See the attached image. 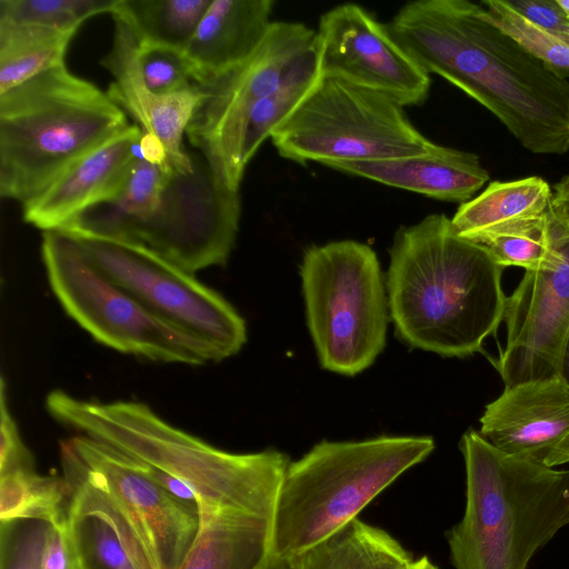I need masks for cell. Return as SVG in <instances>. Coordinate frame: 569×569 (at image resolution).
Wrapping results in <instances>:
<instances>
[{
  "label": "cell",
  "instance_id": "obj_1",
  "mask_svg": "<svg viewBox=\"0 0 569 569\" xmlns=\"http://www.w3.org/2000/svg\"><path fill=\"white\" fill-rule=\"evenodd\" d=\"M427 72L488 109L527 150L569 151V80L520 47L468 0H417L386 24Z\"/></svg>",
  "mask_w": 569,
  "mask_h": 569
},
{
  "label": "cell",
  "instance_id": "obj_2",
  "mask_svg": "<svg viewBox=\"0 0 569 569\" xmlns=\"http://www.w3.org/2000/svg\"><path fill=\"white\" fill-rule=\"evenodd\" d=\"M502 270L442 213L400 228L387 280L396 333L410 347L442 357L481 352L503 321Z\"/></svg>",
  "mask_w": 569,
  "mask_h": 569
},
{
  "label": "cell",
  "instance_id": "obj_3",
  "mask_svg": "<svg viewBox=\"0 0 569 569\" xmlns=\"http://www.w3.org/2000/svg\"><path fill=\"white\" fill-rule=\"evenodd\" d=\"M46 407L63 426L181 481L197 496L198 509L277 506L290 462L283 452L223 451L176 428L147 405L136 401H87L53 390L46 398Z\"/></svg>",
  "mask_w": 569,
  "mask_h": 569
},
{
  "label": "cell",
  "instance_id": "obj_4",
  "mask_svg": "<svg viewBox=\"0 0 569 569\" xmlns=\"http://www.w3.org/2000/svg\"><path fill=\"white\" fill-rule=\"evenodd\" d=\"M240 213L239 191L220 182L199 152L187 173L141 156L112 199L60 230L136 243L194 274L227 262Z\"/></svg>",
  "mask_w": 569,
  "mask_h": 569
},
{
  "label": "cell",
  "instance_id": "obj_5",
  "mask_svg": "<svg viewBox=\"0 0 569 569\" xmlns=\"http://www.w3.org/2000/svg\"><path fill=\"white\" fill-rule=\"evenodd\" d=\"M466 469L461 520L447 532L455 569H527L569 525V470L500 451L473 429L460 441Z\"/></svg>",
  "mask_w": 569,
  "mask_h": 569
},
{
  "label": "cell",
  "instance_id": "obj_6",
  "mask_svg": "<svg viewBox=\"0 0 569 569\" xmlns=\"http://www.w3.org/2000/svg\"><path fill=\"white\" fill-rule=\"evenodd\" d=\"M129 126L107 91L64 63L1 93L0 196L23 206Z\"/></svg>",
  "mask_w": 569,
  "mask_h": 569
},
{
  "label": "cell",
  "instance_id": "obj_7",
  "mask_svg": "<svg viewBox=\"0 0 569 569\" xmlns=\"http://www.w3.org/2000/svg\"><path fill=\"white\" fill-rule=\"evenodd\" d=\"M435 449L431 437L327 441L289 462L276 506L271 569L325 541Z\"/></svg>",
  "mask_w": 569,
  "mask_h": 569
},
{
  "label": "cell",
  "instance_id": "obj_8",
  "mask_svg": "<svg viewBox=\"0 0 569 569\" xmlns=\"http://www.w3.org/2000/svg\"><path fill=\"white\" fill-rule=\"evenodd\" d=\"M307 322L320 365L355 376L387 337V299L373 249L355 240L308 248L300 266Z\"/></svg>",
  "mask_w": 569,
  "mask_h": 569
},
{
  "label": "cell",
  "instance_id": "obj_9",
  "mask_svg": "<svg viewBox=\"0 0 569 569\" xmlns=\"http://www.w3.org/2000/svg\"><path fill=\"white\" fill-rule=\"evenodd\" d=\"M271 140L282 158L325 166L419 156L433 143L392 99L323 76Z\"/></svg>",
  "mask_w": 569,
  "mask_h": 569
},
{
  "label": "cell",
  "instance_id": "obj_10",
  "mask_svg": "<svg viewBox=\"0 0 569 569\" xmlns=\"http://www.w3.org/2000/svg\"><path fill=\"white\" fill-rule=\"evenodd\" d=\"M41 256L58 301L100 343L154 361L199 366L221 360L211 346L161 320L108 279L66 232L43 231Z\"/></svg>",
  "mask_w": 569,
  "mask_h": 569
},
{
  "label": "cell",
  "instance_id": "obj_11",
  "mask_svg": "<svg viewBox=\"0 0 569 569\" xmlns=\"http://www.w3.org/2000/svg\"><path fill=\"white\" fill-rule=\"evenodd\" d=\"M63 232L76 240L88 260L108 279L161 320L211 346L221 360L239 352L246 343L243 318L193 273L136 243Z\"/></svg>",
  "mask_w": 569,
  "mask_h": 569
},
{
  "label": "cell",
  "instance_id": "obj_12",
  "mask_svg": "<svg viewBox=\"0 0 569 569\" xmlns=\"http://www.w3.org/2000/svg\"><path fill=\"white\" fill-rule=\"evenodd\" d=\"M64 476L102 493L133 528L157 569H179L199 530V511L151 479L139 462L78 433L61 442Z\"/></svg>",
  "mask_w": 569,
  "mask_h": 569
},
{
  "label": "cell",
  "instance_id": "obj_13",
  "mask_svg": "<svg viewBox=\"0 0 569 569\" xmlns=\"http://www.w3.org/2000/svg\"><path fill=\"white\" fill-rule=\"evenodd\" d=\"M552 267L528 270L507 297L506 345L493 361L505 387L565 376L569 339V228L551 216Z\"/></svg>",
  "mask_w": 569,
  "mask_h": 569
},
{
  "label": "cell",
  "instance_id": "obj_14",
  "mask_svg": "<svg viewBox=\"0 0 569 569\" xmlns=\"http://www.w3.org/2000/svg\"><path fill=\"white\" fill-rule=\"evenodd\" d=\"M319 59L317 31L300 22L273 21L246 62L197 86L200 100L186 131L190 144L208 161L253 102L277 91Z\"/></svg>",
  "mask_w": 569,
  "mask_h": 569
},
{
  "label": "cell",
  "instance_id": "obj_15",
  "mask_svg": "<svg viewBox=\"0 0 569 569\" xmlns=\"http://www.w3.org/2000/svg\"><path fill=\"white\" fill-rule=\"evenodd\" d=\"M317 36L323 77L379 92L402 107L427 99L430 74L361 6L343 3L325 12Z\"/></svg>",
  "mask_w": 569,
  "mask_h": 569
},
{
  "label": "cell",
  "instance_id": "obj_16",
  "mask_svg": "<svg viewBox=\"0 0 569 569\" xmlns=\"http://www.w3.org/2000/svg\"><path fill=\"white\" fill-rule=\"evenodd\" d=\"M480 425V436L505 453L546 468L569 463V380L560 375L505 387Z\"/></svg>",
  "mask_w": 569,
  "mask_h": 569
},
{
  "label": "cell",
  "instance_id": "obj_17",
  "mask_svg": "<svg viewBox=\"0 0 569 569\" xmlns=\"http://www.w3.org/2000/svg\"><path fill=\"white\" fill-rule=\"evenodd\" d=\"M142 137L143 131L130 124L81 157L21 206L23 221L42 231L60 230L84 211L112 199L142 156Z\"/></svg>",
  "mask_w": 569,
  "mask_h": 569
},
{
  "label": "cell",
  "instance_id": "obj_18",
  "mask_svg": "<svg viewBox=\"0 0 569 569\" xmlns=\"http://www.w3.org/2000/svg\"><path fill=\"white\" fill-rule=\"evenodd\" d=\"M113 21L112 46L100 61L112 76L108 96L143 133L159 140L170 168L181 173L192 171L194 152L184 150L183 136L200 100L198 87L167 96L150 92L140 74L134 36L121 20Z\"/></svg>",
  "mask_w": 569,
  "mask_h": 569
},
{
  "label": "cell",
  "instance_id": "obj_19",
  "mask_svg": "<svg viewBox=\"0 0 569 569\" xmlns=\"http://www.w3.org/2000/svg\"><path fill=\"white\" fill-rule=\"evenodd\" d=\"M327 167L429 198L466 202L489 180L479 157L437 143L419 156L343 161Z\"/></svg>",
  "mask_w": 569,
  "mask_h": 569
},
{
  "label": "cell",
  "instance_id": "obj_20",
  "mask_svg": "<svg viewBox=\"0 0 569 569\" xmlns=\"http://www.w3.org/2000/svg\"><path fill=\"white\" fill-rule=\"evenodd\" d=\"M271 0H212L183 56L197 86L246 62L266 38Z\"/></svg>",
  "mask_w": 569,
  "mask_h": 569
},
{
  "label": "cell",
  "instance_id": "obj_21",
  "mask_svg": "<svg viewBox=\"0 0 569 569\" xmlns=\"http://www.w3.org/2000/svg\"><path fill=\"white\" fill-rule=\"evenodd\" d=\"M71 488L68 530L79 569H157L133 528L86 481L64 476Z\"/></svg>",
  "mask_w": 569,
  "mask_h": 569
},
{
  "label": "cell",
  "instance_id": "obj_22",
  "mask_svg": "<svg viewBox=\"0 0 569 569\" xmlns=\"http://www.w3.org/2000/svg\"><path fill=\"white\" fill-rule=\"evenodd\" d=\"M276 508H200L197 537L179 569H271Z\"/></svg>",
  "mask_w": 569,
  "mask_h": 569
},
{
  "label": "cell",
  "instance_id": "obj_23",
  "mask_svg": "<svg viewBox=\"0 0 569 569\" xmlns=\"http://www.w3.org/2000/svg\"><path fill=\"white\" fill-rule=\"evenodd\" d=\"M415 557L387 530L357 518L284 569H408Z\"/></svg>",
  "mask_w": 569,
  "mask_h": 569
},
{
  "label": "cell",
  "instance_id": "obj_24",
  "mask_svg": "<svg viewBox=\"0 0 569 569\" xmlns=\"http://www.w3.org/2000/svg\"><path fill=\"white\" fill-rule=\"evenodd\" d=\"M552 191L540 177L493 181L477 197L462 202L451 222L466 239L513 221L550 212Z\"/></svg>",
  "mask_w": 569,
  "mask_h": 569
},
{
  "label": "cell",
  "instance_id": "obj_25",
  "mask_svg": "<svg viewBox=\"0 0 569 569\" xmlns=\"http://www.w3.org/2000/svg\"><path fill=\"white\" fill-rule=\"evenodd\" d=\"M212 0H116L112 18L121 20L139 47L183 52Z\"/></svg>",
  "mask_w": 569,
  "mask_h": 569
},
{
  "label": "cell",
  "instance_id": "obj_26",
  "mask_svg": "<svg viewBox=\"0 0 569 569\" xmlns=\"http://www.w3.org/2000/svg\"><path fill=\"white\" fill-rule=\"evenodd\" d=\"M76 32L0 21V94L64 63Z\"/></svg>",
  "mask_w": 569,
  "mask_h": 569
},
{
  "label": "cell",
  "instance_id": "obj_27",
  "mask_svg": "<svg viewBox=\"0 0 569 569\" xmlns=\"http://www.w3.org/2000/svg\"><path fill=\"white\" fill-rule=\"evenodd\" d=\"M71 488L66 478L41 476L36 469L0 475V521L42 520L52 526L68 521Z\"/></svg>",
  "mask_w": 569,
  "mask_h": 569
},
{
  "label": "cell",
  "instance_id": "obj_28",
  "mask_svg": "<svg viewBox=\"0 0 569 569\" xmlns=\"http://www.w3.org/2000/svg\"><path fill=\"white\" fill-rule=\"evenodd\" d=\"M549 223L550 212L492 228L471 241L483 246L502 268L520 267L526 271L547 269L556 262Z\"/></svg>",
  "mask_w": 569,
  "mask_h": 569
},
{
  "label": "cell",
  "instance_id": "obj_29",
  "mask_svg": "<svg viewBox=\"0 0 569 569\" xmlns=\"http://www.w3.org/2000/svg\"><path fill=\"white\" fill-rule=\"evenodd\" d=\"M485 17L530 54L569 79V44L533 24L507 1L485 0Z\"/></svg>",
  "mask_w": 569,
  "mask_h": 569
},
{
  "label": "cell",
  "instance_id": "obj_30",
  "mask_svg": "<svg viewBox=\"0 0 569 569\" xmlns=\"http://www.w3.org/2000/svg\"><path fill=\"white\" fill-rule=\"evenodd\" d=\"M116 0H0V21L77 31L89 18L111 13Z\"/></svg>",
  "mask_w": 569,
  "mask_h": 569
},
{
  "label": "cell",
  "instance_id": "obj_31",
  "mask_svg": "<svg viewBox=\"0 0 569 569\" xmlns=\"http://www.w3.org/2000/svg\"><path fill=\"white\" fill-rule=\"evenodd\" d=\"M138 66L146 88L158 96L197 89L183 52L164 47H139Z\"/></svg>",
  "mask_w": 569,
  "mask_h": 569
},
{
  "label": "cell",
  "instance_id": "obj_32",
  "mask_svg": "<svg viewBox=\"0 0 569 569\" xmlns=\"http://www.w3.org/2000/svg\"><path fill=\"white\" fill-rule=\"evenodd\" d=\"M49 527L34 519L1 521L0 569H41Z\"/></svg>",
  "mask_w": 569,
  "mask_h": 569
},
{
  "label": "cell",
  "instance_id": "obj_33",
  "mask_svg": "<svg viewBox=\"0 0 569 569\" xmlns=\"http://www.w3.org/2000/svg\"><path fill=\"white\" fill-rule=\"evenodd\" d=\"M0 475L17 469H34V459L23 443L17 422L7 403L6 381L0 391Z\"/></svg>",
  "mask_w": 569,
  "mask_h": 569
},
{
  "label": "cell",
  "instance_id": "obj_34",
  "mask_svg": "<svg viewBox=\"0 0 569 569\" xmlns=\"http://www.w3.org/2000/svg\"><path fill=\"white\" fill-rule=\"evenodd\" d=\"M507 2L527 20L568 43L569 17L557 0H507Z\"/></svg>",
  "mask_w": 569,
  "mask_h": 569
},
{
  "label": "cell",
  "instance_id": "obj_35",
  "mask_svg": "<svg viewBox=\"0 0 569 569\" xmlns=\"http://www.w3.org/2000/svg\"><path fill=\"white\" fill-rule=\"evenodd\" d=\"M41 569H79L68 521L58 526L50 525L43 546Z\"/></svg>",
  "mask_w": 569,
  "mask_h": 569
},
{
  "label": "cell",
  "instance_id": "obj_36",
  "mask_svg": "<svg viewBox=\"0 0 569 569\" xmlns=\"http://www.w3.org/2000/svg\"><path fill=\"white\" fill-rule=\"evenodd\" d=\"M550 212L555 219L569 228V174L555 184Z\"/></svg>",
  "mask_w": 569,
  "mask_h": 569
},
{
  "label": "cell",
  "instance_id": "obj_37",
  "mask_svg": "<svg viewBox=\"0 0 569 569\" xmlns=\"http://www.w3.org/2000/svg\"><path fill=\"white\" fill-rule=\"evenodd\" d=\"M408 569H439L428 556L415 558Z\"/></svg>",
  "mask_w": 569,
  "mask_h": 569
},
{
  "label": "cell",
  "instance_id": "obj_38",
  "mask_svg": "<svg viewBox=\"0 0 569 569\" xmlns=\"http://www.w3.org/2000/svg\"><path fill=\"white\" fill-rule=\"evenodd\" d=\"M565 376L569 379V339L566 347L565 353Z\"/></svg>",
  "mask_w": 569,
  "mask_h": 569
},
{
  "label": "cell",
  "instance_id": "obj_39",
  "mask_svg": "<svg viewBox=\"0 0 569 569\" xmlns=\"http://www.w3.org/2000/svg\"><path fill=\"white\" fill-rule=\"evenodd\" d=\"M559 6L565 10L569 17V0H557Z\"/></svg>",
  "mask_w": 569,
  "mask_h": 569
},
{
  "label": "cell",
  "instance_id": "obj_40",
  "mask_svg": "<svg viewBox=\"0 0 569 569\" xmlns=\"http://www.w3.org/2000/svg\"><path fill=\"white\" fill-rule=\"evenodd\" d=\"M568 44H569V40H568Z\"/></svg>",
  "mask_w": 569,
  "mask_h": 569
}]
</instances>
